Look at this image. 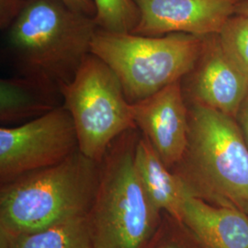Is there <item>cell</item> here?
<instances>
[{
    "mask_svg": "<svg viewBox=\"0 0 248 248\" xmlns=\"http://www.w3.org/2000/svg\"><path fill=\"white\" fill-rule=\"evenodd\" d=\"M9 248H94L88 215L42 230L9 235Z\"/></svg>",
    "mask_w": 248,
    "mask_h": 248,
    "instance_id": "5bb4252c",
    "label": "cell"
},
{
    "mask_svg": "<svg viewBox=\"0 0 248 248\" xmlns=\"http://www.w3.org/2000/svg\"><path fill=\"white\" fill-rule=\"evenodd\" d=\"M78 150L75 124L63 106L16 127H1V185L55 166Z\"/></svg>",
    "mask_w": 248,
    "mask_h": 248,
    "instance_id": "52a82bcc",
    "label": "cell"
},
{
    "mask_svg": "<svg viewBox=\"0 0 248 248\" xmlns=\"http://www.w3.org/2000/svg\"><path fill=\"white\" fill-rule=\"evenodd\" d=\"M98 29L94 17L62 0H27L7 30V51L18 75L44 78L62 89L91 53Z\"/></svg>",
    "mask_w": 248,
    "mask_h": 248,
    "instance_id": "6da1fadb",
    "label": "cell"
},
{
    "mask_svg": "<svg viewBox=\"0 0 248 248\" xmlns=\"http://www.w3.org/2000/svg\"><path fill=\"white\" fill-rule=\"evenodd\" d=\"M27 0H0V28L7 31L24 8Z\"/></svg>",
    "mask_w": 248,
    "mask_h": 248,
    "instance_id": "e0dca14e",
    "label": "cell"
},
{
    "mask_svg": "<svg viewBox=\"0 0 248 248\" xmlns=\"http://www.w3.org/2000/svg\"><path fill=\"white\" fill-rule=\"evenodd\" d=\"M140 133L132 128L120 135L100 162L98 188L88 213L94 248H146L158 227L160 212L134 162Z\"/></svg>",
    "mask_w": 248,
    "mask_h": 248,
    "instance_id": "277c9868",
    "label": "cell"
},
{
    "mask_svg": "<svg viewBox=\"0 0 248 248\" xmlns=\"http://www.w3.org/2000/svg\"><path fill=\"white\" fill-rule=\"evenodd\" d=\"M62 104L61 88L51 81L20 75L0 81L1 124L29 122Z\"/></svg>",
    "mask_w": 248,
    "mask_h": 248,
    "instance_id": "7c38bea8",
    "label": "cell"
},
{
    "mask_svg": "<svg viewBox=\"0 0 248 248\" xmlns=\"http://www.w3.org/2000/svg\"><path fill=\"white\" fill-rule=\"evenodd\" d=\"M134 162L142 186L155 207L182 224L188 190L181 177L166 166L142 133L136 143Z\"/></svg>",
    "mask_w": 248,
    "mask_h": 248,
    "instance_id": "4fadbf2b",
    "label": "cell"
},
{
    "mask_svg": "<svg viewBox=\"0 0 248 248\" xmlns=\"http://www.w3.org/2000/svg\"><path fill=\"white\" fill-rule=\"evenodd\" d=\"M205 37L186 33L152 37L98 29L91 53L113 70L133 104L183 79L200 58Z\"/></svg>",
    "mask_w": 248,
    "mask_h": 248,
    "instance_id": "5b68a950",
    "label": "cell"
},
{
    "mask_svg": "<svg viewBox=\"0 0 248 248\" xmlns=\"http://www.w3.org/2000/svg\"><path fill=\"white\" fill-rule=\"evenodd\" d=\"M99 174L100 163L78 150L55 166L1 185L0 230L12 236L87 216Z\"/></svg>",
    "mask_w": 248,
    "mask_h": 248,
    "instance_id": "3957f363",
    "label": "cell"
},
{
    "mask_svg": "<svg viewBox=\"0 0 248 248\" xmlns=\"http://www.w3.org/2000/svg\"><path fill=\"white\" fill-rule=\"evenodd\" d=\"M187 105L186 151L172 171L191 195L248 214V146L236 118Z\"/></svg>",
    "mask_w": 248,
    "mask_h": 248,
    "instance_id": "7a4b0ae2",
    "label": "cell"
},
{
    "mask_svg": "<svg viewBox=\"0 0 248 248\" xmlns=\"http://www.w3.org/2000/svg\"><path fill=\"white\" fill-rule=\"evenodd\" d=\"M180 248V247H178L177 245H163V246H159V247H157V248Z\"/></svg>",
    "mask_w": 248,
    "mask_h": 248,
    "instance_id": "44dd1931",
    "label": "cell"
},
{
    "mask_svg": "<svg viewBox=\"0 0 248 248\" xmlns=\"http://www.w3.org/2000/svg\"><path fill=\"white\" fill-rule=\"evenodd\" d=\"M222 49L248 82V17L235 14L218 34Z\"/></svg>",
    "mask_w": 248,
    "mask_h": 248,
    "instance_id": "2e32d148",
    "label": "cell"
},
{
    "mask_svg": "<svg viewBox=\"0 0 248 248\" xmlns=\"http://www.w3.org/2000/svg\"><path fill=\"white\" fill-rule=\"evenodd\" d=\"M133 122L169 169L182 159L188 136V105L181 81L131 104Z\"/></svg>",
    "mask_w": 248,
    "mask_h": 248,
    "instance_id": "30bf717a",
    "label": "cell"
},
{
    "mask_svg": "<svg viewBox=\"0 0 248 248\" xmlns=\"http://www.w3.org/2000/svg\"><path fill=\"white\" fill-rule=\"evenodd\" d=\"M236 14H241V15H245L248 17V0H243L242 3L240 4Z\"/></svg>",
    "mask_w": 248,
    "mask_h": 248,
    "instance_id": "ffe728a7",
    "label": "cell"
},
{
    "mask_svg": "<svg viewBox=\"0 0 248 248\" xmlns=\"http://www.w3.org/2000/svg\"><path fill=\"white\" fill-rule=\"evenodd\" d=\"M62 2L68 6L70 9H74L82 14H85L89 17H94L96 15V7L93 0H62Z\"/></svg>",
    "mask_w": 248,
    "mask_h": 248,
    "instance_id": "ac0fdd59",
    "label": "cell"
},
{
    "mask_svg": "<svg viewBox=\"0 0 248 248\" xmlns=\"http://www.w3.org/2000/svg\"><path fill=\"white\" fill-rule=\"evenodd\" d=\"M236 120L238 122L241 131L248 146V95L240 108L239 111L236 116Z\"/></svg>",
    "mask_w": 248,
    "mask_h": 248,
    "instance_id": "d6986e66",
    "label": "cell"
},
{
    "mask_svg": "<svg viewBox=\"0 0 248 248\" xmlns=\"http://www.w3.org/2000/svg\"><path fill=\"white\" fill-rule=\"evenodd\" d=\"M187 104H200L236 118L248 82L222 49L218 34L205 37L200 58L181 80Z\"/></svg>",
    "mask_w": 248,
    "mask_h": 248,
    "instance_id": "ba28073f",
    "label": "cell"
},
{
    "mask_svg": "<svg viewBox=\"0 0 248 248\" xmlns=\"http://www.w3.org/2000/svg\"><path fill=\"white\" fill-rule=\"evenodd\" d=\"M93 1L98 29L108 32L132 33L140 21L141 11L135 0Z\"/></svg>",
    "mask_w": 248,
    "mask_h": 248,
    "instance_id": "9a60e30c",
    "label": "cell"
},
{
    "mask_svg": "<svg viewBox=\"0 0 248 248\" xmlns=\"http://www.w3.org/2000/svg\"><path fill=\"white\" fill-rule=\"evenodd\" d=\"M182 224L204 248H248V213L186 195Z\"/></svg>",
    "mask_w": 248,
    "mask_h": 248,
    "instance_id": "8fae6325",
    "label": "cell"
},
{
    "mask_svg": "<svg viewBox=\"0 0 248 248\" xmlns=\"http://www.w3.org/2000/svg\"><path fill=\"white\" fill-rule=\"evenodd\" d=\"M243 0H135L141 18L132 33L219 34Z\"/></svg>",
    "mask_w": 248,
    "mask_h": 248,
    "instance_id": "9c48e42d",
    "label": "cell"
},
{
    "mask_svg": "<svg viewBox=\"0 0 248 248\" xmlns=\"http://www.w3.org/2000/svg\"><path fill=\"white\" fill-rule=\"evenodd\" d=\"M63 104L74 121L78 149L100 163L108 148L126 131L137 128L131 103L113 70L89 53L71 82L62 89Z\"/></svg>",
    "mask_w": 248,
    "mask_h": 248,
    "instance_id": "8992f818",
    "label": "cell"
}]
</instances>
